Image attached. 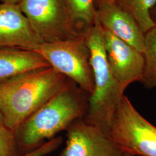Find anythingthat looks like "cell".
<instances>
[{
    "label": "cell",
    "instance_id": "cell-5",
    "mask_svg": "<svg viewBox=\"0 0 156 156\" xmlns=\"http://www.w3.org/2000/svg\"><path fill=\"white\" fill-rule=\"evenodd\" d=\"M109 136L123 153L156 156V127L136 111L126 95L114 113Z\"/></svg>",
    "mask_w": 156,
    "mask_h": 156
},
{
    "label": "cell",
    "instance_id": "cell-19",
    "mask_svg": "<svg viewBox=\"0 0 156 156\" xmlns=\"http://www.w3.org/2000/svg\"><path fill=\"white\" fill-rule=\"evenodd\" d=\"M106 2H114V0H95V6L100 3Z\"/></svg>",
    "mask_w": 156,
    "mask_h": 156
},
{
    "label": "cell",
    "instance_id": "cell-12",
    "mask_svg": "<svg viewBox=\"0 0 156 156\" xmlns=\"http://www.w3.org/2000/svg\"><path fill=\"white\" fill-rule=\"evenodd\" d=\"M114 2L134 17L145 34L156 26L151 12L156 5V0H114Z\"/></svg>",
    "mask_w": 156,
    "mask_h": 156
},
{
    "label": "cell",
    "instance_id": "cell-4",
    "mask_svg": "<svg viewBox=\"0 0 156 156\" xmlns=\"http://www.w3.org/2000/svg\"><path fill=\"white\" fill-rule=\"evenodd\" d=\"M37 51L50 67L73 80L85 93H93L94 77L85 33L73 38L43 43Z\"/></svg>",
    "mask_w": 156,
    "mask_h": 156
},
{
    "label": "cell",
    "instance_id": "cell-9",
    "mask_svg": "<svg viewBox=\"0 0 156 156\" xmlns=\"http://www.w3.org/2000/svg\"><path fill=\"white\" fill-rule=\"evenodd\" d=\"M43 43L19 5L0 3V48L37 51Z\"/></svg>",
    "mask_w": 156,
    "mask_h": 156
},
{
    "label": "cell",
    "instance_id": "cell-1",
    "mask_svg": "<svg viewBox=\"0 0 156 156\" xmlns=\"http://www.w3.org/2000/svg\"><path fill=\"white\" fill-rule=\"evenodd\" d=\"M68 84L65 76L51 67L0 80V112L4 126L14 131Z\"/></svg>",
    "mask_w": 156,
    "mask_h": 156
},
{
    "label": "cell",
    "instance_id": "cell-16",
    "mask_svg": "<svg viewBox=\"0 0 156 156\" xmlns=\"http://www.w3.org/2000/svg\"><path fill=\"white\" fill-rule=\"evenodd\" d=\"M63 139L62 136H56L46 142L37 149L28 153L17 156H46L56 151L62 145Z\"/></svg>",
    "mask_w": 156,
    "mask_h": 156
},
{
    "label": "cell",
    "instance_id": "cell-8",
    "mask_svg": "<svg viewBox=\"0 0 156 156\" xmlns=\"http://www.w3.org/2000/svg\"><path fill=\"white\" fill-rule=\"evenodd\" d=\"M104 45L112 73L122 89L140 82L145 69L144 53L105 30Z\"/></svg>",
    "mask_w": 156,
    "mask_h": 156
},
{
    "label": "cell",
    "instance_id": "cell-18",
    "mask_svg": "<svg viewBox=\"0 0 156 156\" xmlns=\"http://www.w3.org/2000/svg\"><path fill=\"white\" fill-rule=\"evenodd\" d=\"M151 16L156 24V5L154 6V8L153 9V10L151 12Z\"/></svg>",
    "mask_w": 156,
    "mask_h": 156
},
{
    "label": "cell",
    "instance_id": "cell-10",
    "mask_svg": "<svg viewBox=\"0 0 156 156\" xmlns=\"http://www.w3.org/2000/svg\"><path fill=\"white\" fill-rule=\"evenodd\" d=\"M96 9L97 17L104 30L144 53L145 34L133 17L115 2L100 3Z\"/></svg>",
    "mask_w": 156,
    "mask_h": 156
},
{
    "label": "cell",
    "instance_id": "cell-15",
    "mask_svg": "<svg viewBox=\"0 0 156 156\" xmlns=\"http://www.w3.org/2000/svg\"><path fill=\"white\" fill-rule=\"evenodd\" d=\"M18 149L14 131L5 126L0 128V156H17Z\"/></svg>",
    "mask_w": 156,
    "mask_h": 156
},
{
    "label": "cell",
    "instance_id": "cell-21",
    "mask_svg": "<svg viewBox=\"0 0 156 156\" xmlns=\"http://www.w3.org/2000/svg\"><path fill=\"white\" fill-rule=\"evenodd\" d=\"M120 156H135L134 155H132V154H128V153H123L122 154V155Z\"/></svg>",
    "mask_w": 156,
    "mask_h": 156
},
{
    "label": "cell",
    "instance_id": "cell-11",
    "mask_svg": "<svg viewBox=\"0 0 156 156\" xmlns=\"http://www.w3.org/2000/svg\"><path fill=\"white\" fill-rule=\"evenodd\" d=\"M50 67L36 50L0 48V80L35 69Z\"/></svg>",
    "mask_w": 156,
    "mask_h": 156
},
{
    "label": "cell",
    "instance_id": "cell-6",
    "mask_svg": "<svg viewBox=\"0 0 156 156\" xmlns=\"http://www.w3.org/2000/svg\"><path fill=\"white\" fill-rule=\"evenodd\" d=\"M19 6L44 43L84 33L74 26L66 0H23Z\"/></svg>",
    "mask_w": 156,
    "mask_h": 156
},
{
    "label": "cell",
    "instance_id": "cell-14",
    "mask_svg": "<svg viewBox=\"0 0 156 156\" xmlns=\"http://www.w3.org/2000/svg\"><path fill=\"white\" fill-rule=\"evenodd\" d=\"M145 66L140 81L147 89L156 87V25L145 34Z\"/></svg>",
    "mask_w": 156,
    "mask_h": 156
},
{
    "label": "cell",
    "instance_id": "cell-3",
    "mask_svg": "<svg viewBox=\"0 0 156 156\" xmlns=\"http://www.w3.org/2000/svg\"><path fill=\"white\" fill-rule=\"evenodd\" d=\"M85 37L94 86L88 99L84 120L109 136L112 119L124 90L112 73L104 45V30L97 16L94 24L85 31Z\"/></svg>",
    "mask_w": 156,
    "mask_h": 156
},
{
    "label": "cell",
    "instance_id": "cell-17",
    "mask_svg": "<svg viewBox=\"0 0 156 156\" xmlns=\"http://www.w3.org/2000/svg\"><path fill=\"white\" fill-rule=\"evenodd\" d=\"M23 0H0V3L19 5Z\"/></svg>",
    "mask_w": 156,
    "mask_h": 156
},
{
    "label": "cell",
    "instance_id": "cell-20",
    "mask_svg": "<svg viewBox=\"0 0 156 156\" xmlns=\"http://www.w3.org/2000/svg\"><path fill=\"white\" fill-rule=\"evenodd\" d=\"M4 126V120H3V117L2 116L0 112V128Z\"/></svg>",
    "mask_w": 156,
    "mask_h": 156
},
{
    "label": "cell",
    "instance_id": "cell-2",
    "mask_svg": "<svg viewBox=\"0 0 156 156\" xmlns=\"http://www.w3.org/2000/svg\"><path fill=\"white\" fill-rule=\"evenodd\" d=\"M81 91L68 84L14 130L20 155L37 149L85 116L88 100Z\"/></svg>",
    "mask_w": 156,
    "mask_h": 156
},
{
    "label": "cell",
    "instance_id": "cell-13",
    "mask_svg": "<svg viewBox=\"0 0 156 156\" xmlns=\"http://www.w3.org/2000/svg\"><path fill=\"white\" fill-rule=\"evenodd\" d=\"M74 26L84 33L96 20L95 0H66Z\"/></svg>",
    "mask_w": 156,
    "mask_h": 156
},
{
    "label": "cell",
    "instance_id": "cell-7",
    "mask_svg": "<svg viewBox=\"0 0 156 156\" xmlns=\"http://www.w3.org/2000/svg\"><path fill=\"white\" fill-rule=\"evenodd\" d=\"M66 130V145L60 156H120L123 153L109 135L81 119Z\"/></svg>",
    "mask_w": 156,
    "mask_h": 156
}]
</instances>
